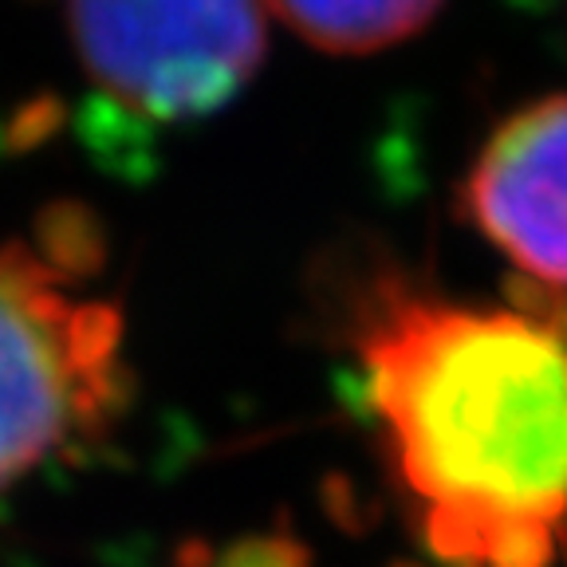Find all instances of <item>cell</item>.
Segmentation results:
<instances>
[{
  "label": "cell",
  "mask_w": 567,
  "mask_h": 567,
  "mask_svg": "<svg viewBox=\"0 0 567 567\" xmlns=\"http://www.w3.org/2000/svg\"><path fill=\"white\" fill-rule=\"evenodd\" d=\"M359 363L394 477L453 567H548L567 520V336L556 319L394 292Z\"/></svg>",
  "instance_id": "6da1fadb"
},
{
  "label": "cell",
  "mask_w": 567,
  "mask_h": 567,
  "mask_svg": "<svg viewBox=\"0 0 567 567\" xmlns=\"http://www.w3.org/2000/svg\"><path fill=\"white\" fill-rule=\"evenodd\" d=\"M123 402V316L32 245H0V496Z\"/></svg>",
  "instance_id": "7a4b0ae2"
},
{
  "label": "cell",
  "mask_w": 567,
  "mask_h": 567,
  "mask_svg": "<svg viewBox=\"0 0 567 567\" xmlns=\"http://www.w3.org/2000/svg\"><path fill=\"white\" fill-rule=\"evenodd\" d=\"M265 0H63L95 95L146 123L221 111L268 52Z\"/></svg>",
  "instance_id": "3957f363"
},
{
  "label": "cell",
  "mask_w": 567,
  "mask_h": 567,
  "mask_svg": "<svg viewBox=\"0 0 567 567\" xmlns=\"http://www.w3.org/2000/svg\"><path fill=\"white\" fill-rule=\"evenodd\" d=\"M461 197L524 276L567 292V95L524 103L496 126Z\"/></svg>",
  "instance_id": "277c9868"
},
{
  "label": "cell",
  "mask_w": 567,
  "mask_h": 567,
  "mask_svg": "<svg viewBox=\"0 0 567 567\" xmlns=\"http://www.w3.org/2000/svg\"><path fill=\"white\" fill-rule=\"evenodd\" d=\"M276 20L331 55H371L422 32L442 0H265Z\"/></svg>",
  "instance_id": "5b68a950"
}]
</instances>
